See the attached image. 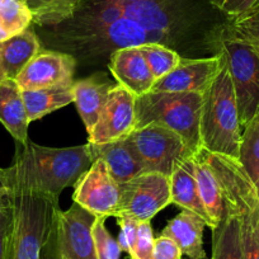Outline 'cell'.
Wrapping results in <instances>:
<instances>
[{
  "instance_id": "obj_1",
  "label": "cell",
  "mask_w": 259,
  "mask_h": 259,
  "mask_svg": "<svg viewBox=\"0 0 259 259\" xmlns=\"http://www.w3.org/2000/svg\"><path fill=\"white\" fill-rule=\"evenodd\" d=\"M219 13L211 0H83L68 21L45 27V44L84 61H103L116 50L191 38Z\"/></svg>"
},
{
  "instance_id": "obj_2",
  "label": "cell",
  "mask_w": 259,
  "mask_h": 259,
  "mask_svg": "<svg viewBox=\"0 0 259 259\" xmlns=\"http://www.w3.org/2000/svg\"><path fill=\"white\" fill-rule=\"evenodd\" d=\"M21 146L14 163L6 169L8 183L57 198L66 187L75 186L93 163L88 144L47 148L28 141Z\"/></svg>"
},
{
  "instance_id": "obj_3",
  "label": "cell",
  "mask_w": 259,
  "mask_h": 259,
  "mask_svg": "<svg viewBox=\"0 0 259 259\" xmlns=\"http://www.w3.org/2000/svg\"><path fill=\"white\" fill-rule=\"evenodd\" d=\"M241 126L230 74L223 68L202 93L200 112L201 148L211 154L239 158Z\"/></svg>"
},
{
  "instance_id": "obj_4",
  "label": "cell",
  "mask_w": 259,
  "mask_h": 259,
  "mask_svg": "<svg viewBox=\"0 0 259 259\" xmlns=\"http://www.w3.org/2000/svg\"><path fill=\"white\" fill-rule=\"evenodd\" d=\"M8 187L13 218L11 259H41L60 208L59 198L11 183Z\"/></svg>"
},
{
  "instance_id": "obj_5",
  "label": "cell",
  "mask_w": 259,
  "mask_h": 259,
  "mask_svg": "<svg viewBox=\"0 0 259 259\" xmlns=\"http://www.w3.org/2000/svg\"><path fill=\"white\" fill-rule=\"evenodd\" d=\"M207 41L230 74L243 128L259 112V55L228 21L216 24L207 33Z\"/></svg>"
},
{
  "instance_id": "obj_6",
  "label": "cell",
  "mask_w": 259,
  "mask_h": 259,
  "mask_svg": "<svg viewBox=\"0 0 259 259\" xmlns=\"http://www.w3.org/2000/svg\"><path fill=\"white\" fill-rule=\"evenodd\" d=\"M202 94L194 92H149L136 98L135 128L159 123L178 134L188 148L201 150L200 112Z\"/></svg>"
},
{
  "instance_id": "obj_7",
  "label": "cell",
  "mask_w": 259,
  "mask_h": 259,
  "mask_svg": "<svg viewBox=\"0 0 259 259\" xmlns=\"http://www.w3.org/2000/svg\"><path fill=\"white\" fill-rule=\"evenodd\" d=\"M126 140L138 156L144 171L170 177L179 163L194 155L178 134L159 123L135 128Z\"/></svg>"
},
{
  "instance_id": "obj_8",
  "label": "cell",
  "mask_w": 259,
  "mask_h": 259,
  "mask_svg": "<svg viewBox=\"0 0 259 259\" xmlns=\"http://www.w3.org/2000/svg\"><path fill=\"white\" fill-rule=\"evenodd\" d=\"M170 203L169 177L144 171L119 184V203L114 218L128 216L139 223L151 221Z\"/></svg>"
},
{
  "instance_id": "obj_9",
  "label": "cell",
  "mask_w": 259,
  "mask_h": 259,
  "mask_svg": "<svg viewBox=\"0 0 259 259\" xmlns=\"http://www.w3.org/2000/svg\"><path fill=\"white\" fill-rule=\"evenodd\" d=\"M97 216L73 202L66 211H56L50 238L56 255L66 259H97L93 224Z\"/></svg>"
},
{
  "instance_id": "obj_10",
  "label": "cell",
  "mask_w": 259,
  "mask_h": 259,
  "mask_svg": "<svg viewBox=\"0 0 259 259\" xmlns=\"http://www.w3.org/2000/svg\"><path fill=\"white\" fill-rule=\"evenodd\" d=\"M74 202L96 216H116L119 203V184L103 160L96 159L74 186Z\"/></svg>"
},
{
  "instance_id": "obj_11",
  "label": "cell",
  "mask_w": 259,
  "mask_h": 259,
  "mask_svg": "<svg viewBox=\"0 0 259 259\" xmlns=\"http://www.w3.org/2000/svg\"><path fill=\"white\" fill-rule=\"evenodd\" d=\"M135 97L123 87H112L88 143L101 145L127 138L135 130Z\"/></svg>"
},
{
  "instance_id": "obj_12",
  "label": "cell",
  "mask_w": 259,
  "mask_h": 259,
  "mask_svg": "<svg viewBox=\"0 0 259 259\" xmlns=\"http://www.w3.org/2000/svg\"><path fill=\"white\" fill-rule=\"evenodd\" d=\"M75 57L57 50L44 49L26 65L16 78L21 91H37L74 81Z\"/></svg>"
},
{
  "instance_id": "obj_13",
  "label": "cell",
  "mask_w": 259,
  "mask_h": 259,
  "mask_svg": "<svg viewBox=\"0 0 259 259\" xmlns=\"http://www.w3.org/2000/svg\"><path fill=\"white\" fill-rule=\"evenodd\" d=\"M223 68L219 55L202 59L182 57L176 69L155 81L151 92H194L202 94Z\"/></svg>"
},
{
  "instance_id": "obj_14",
  "label": "cell",
  "mask_w": 259,
  "mask_h": 259,
  "mask_svg": "<svg viewBox=\"0 0 259 259\" xmlns=\"http://www.w3.org/2000/svg\"><path fill=\"white\" fill-rule=\"evenodd\" d=\"M109 70L127 92L135 98L151 92L155 79L139 47H124L109 55Z\"/></svg>"
},
{
  "instance_id": "obj_15",
  "label": "cell",
  "mask_w": 259,
  "mask_h": 259,
  "mask_svg": "<svg viewBox=\"0 0 259 259\" xmlns=\"http://www.w3.org/2000/svg\"><path fill=\"white\" fill-rule=\"evenodd\" d=\"M206 223L197 213L182 210L176 218L169 220L160 235L168 236L176 241L184 255L189 259H206L203 248V230Z\"/></svg>"
},
{
  "instance_id": "obj_16",
  "label": "cell",
  "mask_w": 259,
  "mask_h": 259,
  "mask_svg": "<svg viewBox=\"0 0 259 259\" xmlns=\"http://www.w3.org/2000/svg\"><path fill=\"white\" fill-rule=\"evenodd\" d=\"M88 144L89 153H91L93 161L96 159H101L108 166L109 173L118 184L133 179L134 177L144 173L141 163L134 150L130 146L126 138L121 140L112 141V143L94 145Z\"/></svg>"
},
{
  "instance_id": "obj_17",
  "label": "cell",
  "mask_w": 259,
  "mask_h": 259,
  "mask_svg": "<svg viewBox=\"0 0 259 259\" xmlns=\"http://www.w3.org/2000/svg\"><path fill=\"white\" fill-rule=\"evenodd\" d=\"M0 122L19 145L28 143L29 119L22 91L16 80L0 81Z\"/></svg>"
},
{
  "instance_id": "obj_18",
  "label": "cell",
  "mask_w": 259,
  "mask_h": 259,
  "mask_svg": "<svg viewBox=\"0 0 259 259\" xmlns=\"http://www.w3.org/2000/svg\"><path fill=\"white\" fill-rule=\"evenodd\" d=\"M112 87L113 84L106 80L102 74H94L89 78L74 81V103L83 119L88 135L98 122L99 114Z\"/></svg>"
},
{
  "instance_id": "obj_19",
  "label": "cell",
  "mask_w": 259,
  "mask_h": 259,
  "mask_svg": "<svg viewBox=\"0 0 259 259\" xmlns=\"http://www.w3.org/2000/svg\"><path fill=\"white\" fill-rule=\"evenodd\" d=\"M193 156L179 163L169 177L171 203L181 207L182 210H188L197 213L205 220L206 225L211 229L212 224L198 193L197 182L194 177Z\"/></svg>"
},
{
  "instance_id": "obj_20",
  "label": "cell",
  "mask_w": 259,
  "mask_h": 259,
  "mask_svg": "<svg viewBox=\"0 0 259 259\" xmlns=\"http://www.w3.org/2000/svg\"><path fill=\"white\" fill-rule=\"evenodd\" d=\"M193 165L198 193H200L206 212H207L211 224H212V228H211V230H212L221 223V220L226 215L220 184H219L218 178H216L212 168L206 159L203 149H201L197 154H194Z\"/></svg>"
},
{
  "instance_id": "obj_21",
  "label": "cell",
  "mask_w": 259,
  "mask_h": 259,
  "mask_svg": "<svg viewBox=\"0 0 259 259\" xmlns=\"http://www.w3.org/2000/svg\"><path fill=\"white\" fill-rule=\"evenodd\" d=\"M41 50V39L31 27L2 42V65L7 79L16 80L26 65Z\"/></svg>"
},
{
  "instance_id": "obj_22",
  "label": "cell",
  "mask_w": 259,
  "mask_h": 259,
  "mask_svg": "<svg viewBox=\"0 0 259 259\" xmlns=\"http://www.w3.org/2000/svg\"><path fill=\"white\" fill-rule=\"evenodd\" d=\"M74 81L57 84L37 91H22L29 122L37 121L46 114L74 103Z\"/></svg>"
},
{
  "instance_id": "obj_23",
  "label": "cell",
  "mask_w": 259,
  "mask_h": 259,
  "mask_svg": "<svg viewBox=\"0 0 259 259\" xmlns=\"http://www.w3.org/2000/svg\"><path fill=\"white\" fill-rule=\"evenodd\" d=\"M32 14V23L45 28L68 21L83 0H23Z\"/></svg>"
},
{
  "instance_id": "obj_24",
  "label": "cell",
  "mask_w": 259,
  "mask_h": 259,
  "mask_svg": "<svg viewBox=\"0 0 259 259\" xmlns=\"http://www.w3.org/2000/svg\"><path fill=\"white\" fill-rule=\"evenodd\" d=\"M211 259H244L240 240V221L238 216L226 213L221 223L212 229Z\"/></svg>"
},
{
  "instance_id": "obj_25",
  "label": "cell",
  "mask_w": 259,
  "mask_h": 259,
  "mask_svg": "<svg viewBox=\"0 0 259 259\" xmlns=\"http://www.w3.org/2000/svg\"><path fill=\"white\" fill-rule=\"evenodd\" d=\"M238 160L259 194V112L241 128Z\"/></svg>"
},
{
  "instance_id": "obj_26",
  "label": "cell",
  "mask_w": 259,
  "mask_h": 259,
  "mask_svg": "<svg viewBox=\"0 0 259 259\" xmlns=\"http://www.w3.org/2000/svg\"><path fill=\"white\" fill-rule=\"evenodd\" d=\"M32 14L23 0H0V42L31 27Z\"/></svg>"
},
{
  "instance_id": "obj_27",
  "label": "cell",
  "mask_w": 259,
  "mask_h": 259,
  "mask_svg": "<svg viewBox=\"0 0 259 259\" xmlns=\"http://www.w3.org/2000/svg\"><path fill=\"white\" fill-rule=\"evenodd\" d=\"M139 50L143 54L155 81L176 69L182 59L178 52L165 45L148 44L139 46Z\"/></svg>"
},
{
  "instance_id": "obj_28",
  "label": "cell",
  "mask_w": 259,
  "mask_h": 259,
  "mask_svg": "<svg viewBox=\"0 0 259 259\" xmlns=\"http://www.w3.org/2000/svg\"><path fill=\"white\" fill-rule=\"evenodd\" d=\"M244 259H259V210L239 216Z\"/></svg>"
},
{
  "instance_id": "obj_29",
  "label": "cell",
  "mask_w": 259,
  "mask_h": 259,
  "mask_svg": "<svg viewBox=\"0 0 259 259\" xmlns=\"http://www.w3.org/2000/svg\"><path fill=\"white\" fill-rule=\"evenodd\" d=\"M107 218L97 216L93 224V238L97 259H119L121 246L106 226Z\"/></svg>"
},
{
  "instance_id": "obj_30",
  "label": "cell",
  "mask_w": 259,
  "mask_h": 259,
  "mask_svg": "<svg viewBox=\"0 0 259 259\" xmlns=\"http://www.w3.org/2000/svg\"><path fill=\"white\" fill-rule=\"evenodd\" d=\"M228 22L231 29L240 38L248 42L259 55V9H254Z\"/></svg>"
},
{
  "instance_id": "obj_31",
  "label": "cell",
  "mask_w": 259,
  "mask_h": 259,
  "mask_svg": "<svg viewBox=\"0 0 259 259\" xmlns=\"http://www.w3.org/2000/svg\"><path fill=\"white\" fill-rule=\"evenodd\" d=\"M154 243L155 238L150 221L139 224L135 249L131 259H153Z\"/></svg>"
},
{
  "instance_id": "obj_32",
  "label": "cell",
  "mask_w": 259,
  "mask_h": 259,
  "mask_svg": "<svg viewBox=\"0 0 259 259\" xmlns=\"http://www.w3.org/2000/svg\"><path fill=\"white\" fill-rule=\"evenodd\" d=\"M256 2L258 0H211V4L226 21H233L250 12Z\"/></svg>"
},
{
  "instance_id": "obj_33",
  "label": "cell",
  "mask_w": 259,
  "mask_h": 259,
  "mask_svg": "<svg viewBox=\"0 0 259 259\" xmlns=\"http://www.w3.org/2000/svg\"><path fill=\"white\" fill-rule=\"evenodd\" d=\"M117 224L119 226L118 244L122 251H126L130 256H133L134 249H135L136 236H138L139 221L128 216H119L117 218Z\"/></svg>"
},
{
  "instance_id": "obj_34",
  "label": "cell",
  "mask_w": 259,
  "mask_h": 259,
  "mask_svg": "<svg viewBox=\"0 0 259 259\" xmlns=\"http://www.w3.org/2000/svg\"><path fill=\"white\" fill-rule=\"evenodd\" d=\"M13 218L11 206L0 207V259H11Z\"/></svg>"
},
{
  "instance_id": "obj_35",
  "label": "cell",
  "mask_w": 259,
  "mask_h": 259,
  "mask_svg": "<svg viewBox=\"0 0 259 259\" xmlns=\"http://www.w3.org/2000/svg\"><path fill=\"white\" fill-rule=\"evenodd\" d=\"M182 250L173 239L159 235L154 243L153 259H182Z\"/></svg>"
},
{
  "instance_id": "obj_36",
  "label": "cell",
  "mask_w": 259,
  "mask_h": 259,
  "mask_svg": "<svg viewBox=\"0 0 259 259\" xmlns=\"http://www.w3.org/2000/svg\"><path fill=\"white\" fill-rule=\"evenodd\" d=\"M9 206V187L7 183L6 169L0 168V207Z\"/></svg>"
},
{
  "instance_id": "obj_37",
  "label": "cell",
  "mask_w": 259,
  "mask_h": 259,
  "mask_svg": "<svg viewBox=\"0 0 259 259\" xmlns=\"http://www.w3.org/2000/svg\"><path fill=\"white\" fill-rule=\"evenodd\" d=\"M4 79H7V76L4 74L3 65H2V42H0V81H3Z\"/></svg>"
},
{
  "instance_id": "obj_38",
  "label": "cell",
  "mask_w": 259,
  "mask_h": 259,
  "mask_svg": "<svg viewBox=\"0 0 259 259\" xmlns=\"http://www.w3.org/2000/svg\"><path fill=\"white\" fill-rule=\"evenodd\" d=\"M258 8H259V0H258V2H256L255 7H254V8H253V9H251V11H254V9H258Z\"/></svg>"
},
{
  "instance_id": "obj_39",
  "label": "cell",
  "mask_w": 259,
  "mask_h": 259,
  "mask_svg": "<svg viewBox=\"0 0 259 259\" xmlns=\"http://www.w3.org/2000/svg\"><path fill=\"white\" fill-rule=\"evenodd\" d=\"M56 258L57 259H66V258H65V256H61V255H56Z\"/></svg>"
},
{
  "instance_id": "obj_40",
  "label": "cell",
  "mask_w": 259,
  "mask_h": 259,
  "mask_svg": "<svg viewBox=\"0 0 259 259\" xmlns=\"http://www.w3.org/2000/svg\"><path fill=\"white\" fill-rule=\"evenodd\" d=\"M258 226H259V221H258Z\"/></svg>"
},
{
  "instance_id": "obj_41",
  "label": "cell",
  "mask_w": 259,
  "mask_h": 259,
  "mask_svg": "<svg viewBox=\"0 0 259 259\" xmlns=\"http://www.w3.org/2000/svg\"><path fill=\"white\" fill-rule=\"evenodd\" d=\"M258 9H259V8H258Z\"/></svg>"
}]
</instances>
